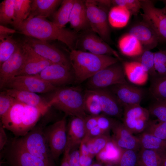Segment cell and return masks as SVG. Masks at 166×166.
I'll use <instances>...</instances> for the list:
<instances>
[{
  "mask_svg": "<svg viewBox=\"0 0 166 166\" xmlns=\"http://www.w3.org/2000/svg\"><path fill=\"white\" fill-rule=\"evenodd\" d=\"M35 75L57 87L70 84L74 80L71 69L55 63L48 66Z\"/></svg>",
  "mask_w": 166,
  "mask_h": 166,
  "instance_id": "16",
  "label": "cell"
},
{
  "mask_svg": "<svg viewBox=\"0 0 166 166\" xmlns=\"http://www.w3.org/2000/svg\"><path fill=\"white\" fill-rule=\"evenodd\" d=\"M111 130L113 133L111 138L120 148L124 149H131L136 151L141 148L138 137L134 136L126 128L122 122L117 121Z\"/></svg>",
  "mask_w": 166,
  "mask_h": 166,
  "instance_id": "21",
  "label": "cell"
},
{
  "mask_svg": "<svg viewBox=\"0 0 166 166\" xmlns=\"http://www.w3.org/2000/svg\"><path fill=\"white\" fill-rule=\"evenodd\" d=\"M91 166H102L100 163H93Z\"/></svg>",
  "mask_w": 166,
  "mask_h": 166,
  "instance_id": "55",
  "label": "cell"
},
{
  "mask_svg": "<svg viewBox=\"0 0 166 166\" xmlns=\"http://www.w3.org/2000/svg\"><path fill=\"white\" fill-rule=\"evenodd\" d=\"M75 0L62 1L61 7L53 14V22L60 28H64L69 21L71 11Z\"/></svg>",
  "mask_w": 166,
  "mask_h": 166,
  "instance_id": "33",
  "label": "cell"
},
{
  "mask_svg": "<svg viewBox=\"0 0 166 166\" xmlns=\"http://www.w3.org/2000/svg\"><path fill=\"white\" fill-rule=\"evenodd\" d=\"M108 88L123 107L127 105H140L145 94L144 89L128 82L114 85Z\"/></svg>",
  "mask_w": 166,
  "mask_h": 166,
  "instance_id": "17",
  "label": "cell"
},
{
  "mask_svg": "<svg viewBox=\"0 0 166 166\" xmlns=\"http://www.w3.org/2000/svg\"><path fill=\"white\" fill-rule=\"evenodd\" d=\"M162 1L164 3L165 6H166V0H163Z\"/></svg>",
  "mask_w": 166,
  "mask_h": 166,
  "instance_id": "58",
  "label": "cell"
},
{
  "mask_svg": "<svg viewBox=\"0 0 166 166\" xmlns=\"http://www.w3.org/2000/svg\"><path fill=\"white\" fill-rule=\"evenodd\" d=\"M71 149L70 144L67 140V144L63 153V157L60 166H70L69 162V156Z\"/></svg>",
  "mask_w": 166,
  "mask_h": 166,
  "instance_id": "49",
  "label": "cell"
},
{
  "mask_svg": "<svg viewBox=\"0 0 166 166\" xmlns=\"http://www.w3.org/2000/svg\"><path fill=\"white\" fill-rule=\"evenodd\" d=\"M93 157L91 155H84L79 154V161L81 166H91Z\"/></svg>",
  "mask_w": 166,
  "mask_h": 166,
  "instance_id": "52",
  "label": "cell"
},
{
  "mask_svg": "<svg viewBox=\"0 0 166 166\" xmlns=\"http://www.w3.org/2000/svg\"><path fill=\"white\" fill-rule=\"evenodd\" d=\"M69 22L76 32L91 29L87 15L85 1L75 0Z\"/></svg>",
  "mask_w": 166,
  "mask_h": 166,
  "instance_id": "22",
  "label": "cell"
},
{
  "mask_svg": "<svg viewBox=\"0 0 166 166\" xmlns=\"http://www.w3.org/2000/svg\"><path fill=\"white\" fill-rule=\"evenodd\" d=\"M1 152L3 158L2 163L7 166H55L49 162L35 156L27 151L17 138L8 142Z\"/></svg>",
  "mask_w": 166,
  "mask_h": 166,
  "instance_id": "6",
  "label": "cell"
},
{
  "mask_svg": "<svg viewBox=\"0 0 166 166\" xmlns=\"http://www.w3.org/2000/svg\"><path fill=\"white\" fill-rule=\"evenodd\" d=\"M90 154L93 157L100 152L111 139L108 134L93 138L84 139Z\"/></svg>",
  "mask_w": 166,
  "mask_h": 166,
  "instance_id": "37",
  "label": "cell"
},
{
  "mask_svg": "<svg viewBox=\"0 0 166 166\" xmlns=\"http://www.w3.org/2000/svg\"><path fill=\"white\" fill-rule=\"evenodd\" d=\"M138 154V161L144 166H162L166 158V151L141 148Z\"/></svg>",
  "mask_w": 166,
  "mask_h": 166,
  "instance_id": "30",
  "label": "cell"
},
{
  "mask_svg": "<svg viewBox=\"0 0 166 166\" xmlns=\"http://www.w3.org/2000/svg\"><path fill=\"white\" fill-rule=\"evenodd\" d=\"M154 100L148 109L150 114L156 117L159 121L166 122V101Z\"/></svg>",
  "mask_w": 166,
  "mask_h": 166,
  "instance_id": "41",
  "label": "cell"
},
{
  "mask_svg": "<svg viewBox=\"0 0 166 166\" xmlns=\"http://www.w3.org/2000/svg\"><path fill=\"white\" fill-rule=\"evenodd\" d=\"M141 148L166 151V140L143 132L138 137Z\"/></svg>",
  "mask_w": 166,
  "mask_h": 166,
  "instance_id": "35",
  "label": "cell"
},
{
  "mask_svg": "<svg viewBox=\"0 0 166 166\" xmlns=\"http://www.w3.org/2000/svg\"><path fill=\"white\" fill-rule=\"evenodd\" d=\"M47 101L52 106L63 112L65 116L85 118L87 116L84 103V94L77 88H57L51 92Z\"/></svg>",
  "mask_w": 166,
  "mask_h": 166,
  "instance_id": "4",
  "label": "cell"
},
{
  "mask_svg": "<svg viewBox=\"0 0 166 166\" xmlns=\"http://www.w3.org/2000/svg\"><path fill=\"white\" fill-rule=\"evenodd\" d=\"M113 6H118L123 7L127 10L132 15L137 16L141 9V0H113Z\"/></svg>",
  "mask_w": 166,
  "mask_h": 166,
  "instance_id": "42",
  "label": "cell"
},
{
  "mask_svg": "<svg viewBox=\"0 0 166 166\" xmlns=\"http://www.w3.org/2000/svg\"><path fill=\"white\" fill-rule=\"evenodd\" d=\"M5 90L17 101L35 107L47 112L50 107L47 101L35 93L13 89L7 88Z\"/></svg>",
  "mask_w": 166,
  "mask_h": 166,
  "instance_id": "23",
  "label": "cell"
},
{
  "mask_svg": "<svg viewBox=\"0 0 166 166\" xmlns=\"http://www.w3.org/2000/svg\"><path fill=\"white\" fill-rule=\"evenodd\" d=\"M128 33L137 39L143 46L144 51L151 50L156 47L160 42L154 31L143 20L132 26Z\"/></svg>",
  "mask_w": 166,
  "mask_h": 166,
  "instance_id": "20",
  "label": "cell"
},
{
  "mask_svg": "<svg viewBox=\"0 0 166 166\" xmlns=\"http://www.w3.org/2000/svg\"><path fill=\"white\" fill-rule=\"evenodd\" d=\"M120 61L99 71L88 79L89 89H98L128 82Z\"/></svg>",
  "mask_w": 166,
  "mask_h": 166,
  "instance_id": "8",
  "label": "cell"
},
{
  "mask_svg": "<svg viewBox=\"0 0 166 166\" xmlns=\"http://www.w3.org/2000/svg\"><path fill=\"white\" fill-rule=\"evenodd\" d=\"M14 20L13 0H5L0 4L1 25H13Z\"/></svg>",
  "mask_w": 166,
  "mask_h": 166,
  "instance_id": "38",
  "label": "cell"
},
{
  "mask_svg": "<svg viewBox=\"0 0 166 166\" xmlns=\"http://www.w3.org/2000/svg\"><path fill=\"white\" fill-rule=\"evenodd\" d=\"M6 87L35 93L51 92L57 88L35 75L16 76L7 83Z\"/></svg>",
  "mask_w": 166,
  "mask_h": 166,
  "instance_id": "14",
  "label": "cell"
},
{
  "mask_svg": "<svg viewBox=\"0 0 166 166\" xmlns=\"http://www.w3.org/2000/svg\"><path fill=\"white\" fill-rule=\"evenodd\" d=\"M118 46L123 55L131 59L138 57L144 51L140 42L128 33L124 34L119 39Z\"/></svg>",
  "mask_w": 166,
  "mask_h": 166,
  "instance_id": "26",
  "label": "cell"
},
{
  "mask_svg": "<svg viewBox=\"0 0 166 166\" xmlns=\"http://www.w3.org/2000/svg\"><path fill=\"white\" fill-rule=\"evenodd\" d=\"M17 30L21 34L41 40H57L64 43L71 50L76 49L78 37L77 32L60 28L45 18H27Z\"/></svg>",
  "mask_w": 166,
  "mask_h": 166,
  "instance_id": "1",
  "label": "cell"
},
{
  "mask_svg": "<svg viewBox=\"0 0 166 166\" xmlns=\"http://www.w3.org/2000/svg\"><path fill=\"white\" fill-rule=\"evenodd\" d=\"M70 166H81L79 161V150L75 148L71 150L69 156Z\"/></svg>",
  "mask_w": 166,
  "mask_h": 166,
  "instance_id": "47",
  "label": "cell"
},
{
  "mask_svg": "<svg viewBox=\"0 0 166 166\" xmlns=\"http://www.w3.org/2000/svg\"><path fill=\"white\" fill-rule=\"evenodd\" d=\"M87 13L91 29L107 43H111L110 26L108 19L109 9L96 0L85 1Z\"/></svg>",
  "mask_w": 166,
  "mask_h": 166,
  "instance_id": "7",
  "label": "cell"
},
{
  "mask_svg": "<svg viewBox=\"0 0 166 166\" xmlns=\"http://www.w3.org/2000/svg\"><path fill=\"white\" fill-rule=\"evenodd\" d=\"M14 20L12 25L17 30L29 16L32 0H13Z\"/></svg>",
  "mask_w": 166,
  "mask_h": 166,
  "instance_id": "32",
  "label": "cell"
},
{
  "mask_svg": "<svg viewBox=\"0 0 166 166\" xmlns=\"http://www.w3.org/2000/svg\"><path fill=\"white\" fill-rule=\"evenodd\" d=\"M48 120H42L26 135L16 137L19 143L34 156L49 162H54L45 133Z\"/></svg>",
  "mask_w": 166,
  "mask_h": 166,
  "instance_id": "5",
  "label": "cell"
},
{
  "mask_svg": "<svg viewBox=\"0 0 166 166\" xmlns=\"http://www.w3.org/2000/svg\"><path fill=\"white\" fill-rule=\"evenodd\" d=\"M42 57L54 63L71 69L69 58L58 49L47 42L28 37L24 42Z\"/></svg>",
  "mask_w": 166,
  "mask_h": 166,
  "instance_id": "13",
  "label": "cell"
},
{
  "mask_svg": "<svg viewBox=\"0 0 166 166\" xmlns=\"http://www.w3.org/2000/svg\"><path fill=\"white\" fill-rule=\"evenodd\" d=\"M148 110L140 105L123 107L122 123L132 134L143 132L150 120Z\"/></svg>",
  "mask_w": 166,
  "mask_h": 166,
  "instance_id": "12",
  "label": "cell"
},
{
  "mask_svg": "<svg viewBox=\"0 0 166 166\" xmlns=\"http://www.w3.org/2000/svg\"><path fill=\"white\" fill-rule=\"evenodd\" d=\"M143 132L166 140V122L150 120Z\"/></svg>",
  "mask_w": 166,
  "mask_h": 166,
  "instance_id": "40",
  "label": "cell"
},
{
  "mask_svg": "<svg viewBox=\"0 0 166 166\" xmlns=\"http://www.w3.org/2000/svg\"><path fill=\"white\" fill-rule=\"evenodd\" d=\"M117 120L104 114L97 116V126L105 133H108Z\"/></svg>",
  "mask_w": 166,
  "mask_h": 166,
  "instance_id": "46",
  "label": "cell"
},
{
  "mask_svg": "<svg viewBox=\"0 0 166 166\" xmlns=\"http://www.w3.org/2000/svg\"><path fill=\"white\" fill-rule=\"evenodd\" d=\"M122 63L126 77L130 82L138 86L143 85L147 83L149 74L139 62L130 61Z\"/></svg>",
  "mask_w": 166,
  "mask_h": 166,
  "instance_id": "24",
  "label": "cell"
},
{
  "mask_svg": "<svg viewBox=\"0 0 166 166\" xmlns=\"http://www.w3.org/2000/svg\"><path fill=\"white\" fill-rule=\"evenodd\" d=\"M141 2L142 20L153 29L160 42H166V6L159 8L151 0H142Z\"/></svg>",
  "mask_w": 166,
  "mask_h": 166,
  "instance_id": "9",
  "label": "cell"
},
{
  "mask_svg": "<svg viewBox=\"0 0 166 166\" xmlns=\"http://www.w3.org/2000/svg\"><path fill=\"white\" fill-rule=\"evenodd\" d=\"M139 62L148 72L150 77L156 75L155 67L154 52L150 50H144L138 57L131 59Z\"/></svg>",
  "mask_w": 166,
  "mask_h": 166,
  "instance_id": "39",
  "label": "cell"
},
{
  "mask_svg": "<svg viewBox=\"0 0 166 166\" xmlns=\"http://www.w3.org/2000/svg\"><path fill=\"white\" fill-rule=\"evenodd\" d=\"M69 59L74 81L81 83L101 69L120 61L108 55H99L78 49L71 50Z\"/></svg>",
  "mask_w": 166,
  "mask_h": 166,
  "instance_id": "3",
  "label": "cell"
},
{
  "mask_svg": "<svg viewBox=\"0 0 166 166\" xmlns=\"http://www.w3.org/2000/svg\"><path fill=\"white\" fill-rule=\"evenodd\" d=\"M79 147V151L80 154L84 155H91L89 152L85 140L84 139L82 140L80 144Z\"/></svg>",
  "mask_w": 166,
  "mask_h": 166,
  "instance_id": "53",
  "label": "cell"
},
{
  "mask_svg": "<svg viewBox=\"0 0 166 166\" xmlns=\"http://www.w3.org/2000/svg\"><path fill=\"white\" fill-rule=\"evenodd\" d=\"M85 118L73 117L67 125V140L70 144L71 150L79 145L86 136Z\"/></svg>",
  "mask_w": 166,
  "mask_h": 166,
  "instance_id": "25",
  "label": "cell"
},
{
  "mask_svg": "<svg viewBox=\"0 0 166 166\" xmlns=\"http://www.w3.org/2000/svg\"><path fill=\"white\" fill-rule=\"evenodd\" d=\"M24 61L21 43L13 54L0 65V89H2L11 79L16 77L21 69Z\"/></svg>",
  "mask_w": 166,
  "mask_h": 166,
  "instance_id": "18",
  "label": "cell"
},
{
  "mask_svg": "<svg viewBox=\"0 0 166 166\" xmlns=\"http://www.w3.org/2000/svg\"><path fill=\"white\" fill-rule=\"evenodd\" d=\"M105 166H114V165L111 164H106L105 165Z\"/></svg>",
  "mask_w": 166,
  "mask_h": 166,
  "instance_id": "57",
  "label": "cell"
},
{
  "mask_svg": "<svg viewBox=\"0 0 166 166\" xmlns=\"http://www.w3.org/2000/svg\"><path fill=\"white\" fill-rule=\"evenodd\" d=\"M155 67L156 72L166 74V49L154 52Z\"/></svg>",
  "mask_w": 166,
  "mask_h": 166,
  "instance_id": "45",
  "label": "cell"
},
{
  "mask_svg": "<svg viewBox=\"0 0 166 166\" xmlns=\"http://www.w3.org/2000/svg\"><path fill=\"white\" fill-rule=\"evenodd\" d=\"M21 45L24 61L22 67L16 76L35 75L48 66L54 64L38 54L24 42L21 43Z\"/></svg>",
  "mask_w": 166,
  "mask_h": 166,
  "instance_id": "15",
  "label": "cell"
},
{
  "mask_svg": "<svg viewBox=\"0 0 166 166\" xmlns=\"http://www.w3.org/2000/svg\"><path fill=\"white\" fill-rule=\"evenodd\" d=\"M132 14L125 8L118 6H113L108 14L110 26L115 28H121L128 24Z\"/></svg>",
  "mask_w": 166,
  "mask_h": 166,
  "instance_id": "29",
  "label": "cell"
},
{
  "mask_svg": "<svg viewBox=\"0 0 166 166\" xmlns=\"http://www.w3.org/2000/svg\"><path fill=\"white\" fill-rule=\"evenodd\" d=\"M123 150L118 146L111 138L105 148L96 156V158L100 162L116 165Z\"/></svg>",
  "mask_w": 166,
  "mask_h": 166,
  "instance_id": "28",
  "label": "cell"
},
{
  "mask_svg": "<svg viewBox=\"0 0 166 166\" xmlns=\"http://www.w3.org/2000/svg\"><path fill=\"white\" fill-rule=\"evenodd\" d=\"M79 50L99 55H108L121 61L118 53L91 29L84 31L78 35L77 44Z\"/></svg>",
  "mask_w": 166,
  "mask_h": 166,
  "instance_id": "11",
  "label": "cell"
},
{
  "mask_svg": "<svg viewBox=\"0 0 166 166\" xmlns=\"http://www.w3.org/2000/svg\"><path fill=\"white\" fill-rule=\"evenodd\" d=\"M97 116L90 115L87 116L85 118L86 135L90 130L97 126Z\"/></svg>",
  "mask_w": 166,
  "mask_h": 166,
  "instance_id": "48",
  "label": "cell"
},
{
  "mask_svg": "<svg viewBox=\"0 0 166 166\" xmlns=\"http://www.w3.org/2000/svg\"><path fill=\"white\" fill-rule=\"evenodd\" d=\"M84 103L85 111L91 115L98 116L102 111L98 96L93 90H86L84 94Z\"/></svg>",
  "mask_w": 166,
  "mask_h": 166,
  "instance_id": "36",
  "label": "cell"
},
{
  "mask_svg": "<svg viewBox=\"0 0 166 166\" xmlns=\"http://www.w3.org/2000/svg\"><path fill=\"white\" fill-rule=\"evenodd\" d=\"M17 101L15 98L9 95L5 90L0 92V118L7 113L13 105Z\"/></svg>",
  "mask_w": 166,
  "mask_h": 166,
  "instance_id": "44",
  "label": "cell"
},
{
  "mask_svg": "<svg viewBox=\"0 0 166 166\" xmlns=\"http://www.w3.org/2000/svg\"><path fill=\"white\" fill-rule=\"evenodd\" d=\"M66 116L61 119L46 126L45 133L51 156L57 160L64 153L67 141Z\"/></svg>",
  "mask_w": 166,
  "mask_h": 166,
  "instance_id": "10",
  "label": "cell"
},
{
  "mask_svg": "<svg viewBox=\"0 0 166 166\" xmlns=\"http://www.w3.org/2000/svg\"><path fill=\"white\" fill-rule=\"evenodd\" d=\"M19 44L9 35H0V65L13 54Z\"/></svg>",
  "mask_w": 166,
  "mask_h": 166,
  "instance_id": "34",
  "label": "cell"
},
{
  "mask_svg": "<svg viewBox=\"0 0 166 166\" xmlns=\"http://www.w3.org/2000/svg\"><path fill=\"white\" fill-rule=\"evenodd\" d=\"M62 1L60 0H32L31 10L28 18L40 17L46 18L53 14L56 8Z\"/></svg>",
  "mask_w": 166,
  "mask_h": 166,
  "instance_id": "27",
  "label": "cell"
},
{
  "mask_svg": "<svg viewBox=\"0 0 166 166\" xmlns=\"http://www.w3.org/2000/svg\"><path fill=\"white\" fill-rule=\"evenodd\" d=\"M47 112L17 101L7 113L0 118V123L15 137H20L30 131L38 123L41 117Z\"/></svg>",
  "mask_w": 166,
  "mask_h": 166,
  "instance_id": "2",
  "label": "cell"
},
{
  "mask_svg": "<svg viewBox=\"0 0 166 166\" xmlns=\"http://www.w3.org/2000/svg\"><path fill=\"white\" fill-rule=\"evenodd\" d=\"M92 89L98 96L103 114L122 119L123 106L108 88Z\"/></svg>",
  "mask_w": 166,
  "mask_h": 166,
  "instance_id": "19",
  "label": "cell"
},
{
  "mask_svg": "<svg viewBox=\"0 0 166 166\" xmlns=\"http://www.w3.org/2000/svg\"><path fill=\"white\" fill-rule=\"evenodd\" d=\"M136 151L131 149H124L116 166H135L138 161Z\"/></svg>",
  "mask_w": 166,
  "mask_h": 166,
  "instance_id": "43",
  "label": "cell"
},
{
  "mask_svg": "<svg viewBox=\"0 0 166 166\" xmlns=\"http://www.w3.org/2000/svg\"><path fill=\"white\" fill-rule=\"evenodd\" d=\"M5 129L0 123V150L2 151L6 144L8 140L5 131Z\"/></svg>",
  "mask_w": 166,
  "mask_h": 166,
  "instance_id": "50",
  "label": "cell"
},
{
  "mask_svg": "<svg viewBox=\"0 0 166 166\" xmlns=\"http://www.w3.org/2000/svg\"><path fill=\"white\" fill-rule=\"evenodd\" d=\"M2 166H7L6 165V166H4V165H3Z\"/></svg>",
  "mask_w": 166,
  "mask_h": 166,
  "instance_id": "59",
  "label": "cell"
},
{
  "mask_svg": "<svg viewBox=\"0 0 166 166\" xmlns=\"http://www.w3.org/2000/svg\"><path fill=\"white\" fill-rule=\"evenodd\" d=\"M149 91L154 99L166 101V74L150 77Z\"/></svg>",
  "mask_w": 166,
  "mask_h": 166,
  "instance_id": "31",
  "label": "cell"
},
{
  "mask_svg": "<svg viewBox=\"0 0 166 166\" xmlns=\"http://www.w3.org/2000/svg\"><path fill=\"white\" fill-rule=\"evenodd\" d=\"M108 134L105 133L97 126L90 130L84 138H88L97 136L102 135Z\"/></svg>",
  "mask_w": 166,
  "mask_h": 166,
  "instance_id": "51",
  "label": "cell"
},
{
  "mask_svg": "<svg viewBox=\"0 0 166 166\" xmlns=\"http://www.w3.org/2000/svg\"><path fill=\"white\" fill-rule=\"evenodd\" d=\"M16 32V30L8 28L6 26L0 25V35H9Z\"/></svg>",
  "mask_w": 166,
  "mask_h": 166,
  "instance_id": "54",
  "label": "cell"
},
{
  "mask_svg": "<svg viewBox=\"0 0 166 166\" xmlns=\"http://www.w3.org/2000/svg\"><path fill=\"white\" fill-rule=\"evenodd\" d=\"M137 166H144L140 162L138 161L137 164Z\"/></svg>",
  "mask_w": 166,
  "mask_h": 166,
  "instance_id": "56",
  "label": "cell"
}]
</instances>
